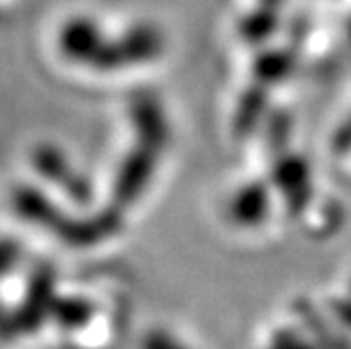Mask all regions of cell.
I'll return each mask as SVG.
<instances>
[{
	"label": "cell",
	"instance_id": "2",
	"mask_svg": "<svg viewBox=\"0 0 351 349\" xmlns=\"http://www.w3.org/2000/svg\"><path fill=\"white\" fill-rule=\"evenodd\" d=\"M240 206H242L240 213L248 224H254V221L263 219V215L267 213V206H269L267 189H263L261 185H250L240 196Z\"/></svg>",
	"mask_w": 351,
	"mask_h": 349
},
{
	"label": "cell",
	"instance_id": "4",
	"mask_svg": "<svg viewBox=\"0 0 351 349\" xmlns=\"http://www.w3.org/2000/svg\"><path fill=\"white\" fill-rule=\"evenodd\" d=\"M332 311L339 315V318H343L347 324H351V301L349 299H335Z\"/></svg>",
	"mask_w": 351,
	"mask_h": 349
},
{
	"label": "cell",
	"instance_id": "5",
	"mask_svg": "<svg viewBox=\"0 0 351 349\" xmlns=\"http://www.w3.org/2000/svg\"><path fill=\"white\" fill-rule=\"evenodd\" d=\"M265 3H267V7H271V5H278L280 0H265Z\"/></svg>",
	"mask_w": 351,
	"mask_h": 349
},
{
	"label": "cell",
	"instance_id": "3",
	"mask_svg": "<svg viewBox=\"0 0 351 349\" xmlns=\"http://www.w3.org/2000/svg\"><path fill=\"white\" fill-rule=\"evenodd\" d=\"M291 66H293V59L286 53H271L259 66V76L267 80H282L291 72Z\"/></svg>",
	"mask_w": 351,
	"mask_h": 349
},
{
	"label": "cell",
	"instance_id": "1",
	"mask_svg": "<svg viewBox=\"0 0 351 349\" xmlns=\"http://www.w3.org/2000/svg\"><path fill=\"white\" fill-rule=\"evenodd\" d=\"M276 183L289 198V204L297 210L309 198V167L297 156H286L276 167Z\"/></svg>",
	"mask_w": 351,
	"mask_h": 349
}]
</instances>
